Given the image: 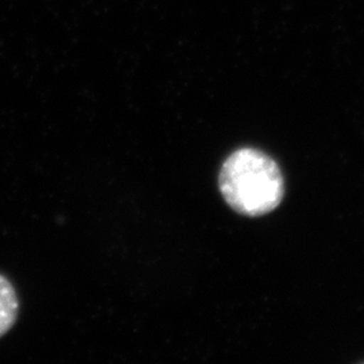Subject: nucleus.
Here are the masks:
<instances>
[{
	"mask_svg": "<svg viewBox=\"0 0 364 364\" xmlns=\"http://www.w3.org/2000/svg\"><path fill=\"white\" fill-rule=\"evenodd\" d=\"M227 204L245 216H263L277 208L285 195L278 164L266 153L245 147L225 159L219 176Z\"/></svg>",
	"mask_w": 364,
	"mask_h": 364,
	"instance_id": "nucleus-1",
	"label": "nucleus"
},
{
	"mask_svg": "<svg viewBox=\"0 0 364 364\" xmlns=\"http://www.w3.org/2000/svg\"><path fill=\"white\" fill-rule=\"evenodd\" d=\"M19 309L16 293L10 281L0 275V338L15 324Z\"/></svg>",
	"mask_w": 364,
	"mask_h": 364,
	"instance_id": "nucleus-2",
	"label": "nucleus"
}]
</instances>
